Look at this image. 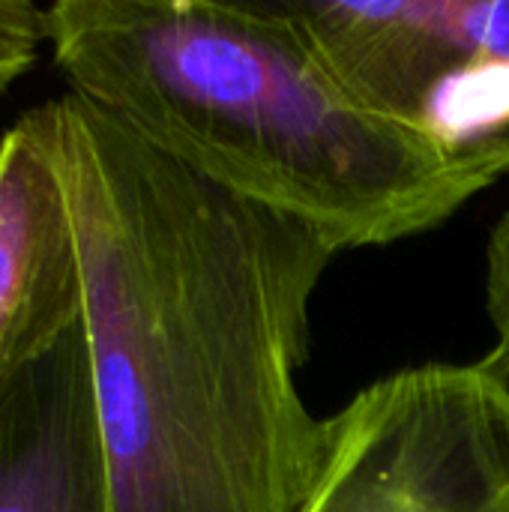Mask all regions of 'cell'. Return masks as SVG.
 <instances>
[{"label": "cell", "instance_id": "6da1fadb", "mask_svg": "<svg viewBox=\"0 0 509 512\" xmlns=\"http://www.w3.org/2000/svg\"><path fill=\"white\" fill-rule=\"evenodd\" d=\"M42 108L78 243L111 512H303L330 417L297 378L339 249L75 93Z\"/></svg>", "mask_w": 509, "mask_h": 512}, {"label": "cell", "instance_id": "7a4b0ae2", "mask_svg": "<svg viewBox=\"0 0 509 512\" xmlns=\"http://www.w3.org/2000/svg\"><path fill=\"white\" fill-rule=\"evenodd\" d=\"M45 27L69 93L339 255L426 234L509 174V132L462 141L360 105L285 0H57Z\"/></svg>", "mask_w": 509, "mask_h": 512}, {"label": "cell", "instance_id": "3957f363", "mask_svg": "<svg viewBox=\"0 0 509 512\" xmlns=\"http://www.w3.org/2000/svg\"><path fill=\"white\" fill-rule=\"evenodd\" d=\"M303 512H509V381L477 363H420L330 417Z\"/></svg>", "mask_w": 509, "mask_h": 512}, {"label": "cell", "instance_id": "277c9868", "mask_svg": "<svg viewBox=\"0 0 509 512\" xmlns=\"http://www.w3.org/2000/svg\"><path fill=\"white\" fill-rule=\"evenodd\" d=\"M339 84L375 114L435 126L462 81L509 66V0H285Z\"/></svg>", "mask_w": 509, "mask_h": 512}, {"label": "cell", "instance_id": "5b68a950", "mask_svg": "<svg viewBox=\"0 0 509 512\" xmlns=\"http://www.w3.org/2000/svg\"><path fill=\"white\" fill-rule=\"evenodd\" d=\"M81 318L78 243L39 105L0 135V399Z\"/></svg>", "mask_w": 509, "mask_h": 512}, {"label": "cell", "instance_id": "8992f818", "mask_svg": "<svg viewBox=\"0 0 509 512\" xmlns=\"http://www.w3.org/2000/svg\"><path fill=\"white\" fill-rule=\"evenodd\" d=\"M0 512H111L84 318L0 399Z\"/></svg>", "mask_w": 509, "mask_h": 512}, {"label": "cell", "instance_id": "52a82bcc", "mask_svg": "<svg viewBox=\"0 0 509 512\" xmlns=\"http://www.w3.org/2000/svg\"><path fill=\"white\" fill-rule=\"evenodd\" d=\"M486 315L495 333L492 348L480 360L489 372L509 381V207L495 222L486 243Z\"/></svg>", "mask_w": 509, "mask_h": 512}, {"label": "cell", "instance_id": "ba28073f", "mask_svg": "<svg viewBox=\"0 0 509 512\" xmlns=\"http://www.w3.org/2000/svg\"><path fill=\"white\" fill-rule=\"evenodd\" d=\"M48 45L45 9L33 0H0V93L9 90Z\"/></svg>", "mask_w": 509, "mask_h": 512}]
</instances>
